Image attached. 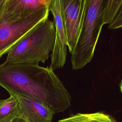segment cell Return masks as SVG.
Instances as JSON below:
<instances>
[{"label":"cell","instance_id":"2","mask_svg":"<svg viewBox=\"0 0 122 122\" xmlns=\"http://www.w3.org/2000/svg\"><path fill=\"white\" fill-rule=\"evenodd\" d=\"M55 39L53 21L47 20L39 24L8 51L5 63L39 65L48 60Z\"/></svg>","mask_w":122,"mask_h":122},{"label":"cell","instance_id":"8","mask_svg":"<svg viewBox=\"0 0 122 122\" xmlns=\"http://www.w3.org/2000/svg\"><path fill=\"white\" fill-rule=\"evenodd\" d=\"M19 101L18 118L26 122H51L54 112L45 104L22 95H15Z\"/></svg>","mask_w":122,"mask_h":122},{"label":"cell","instance_id":"10","mask_svg":"<svg viewBox=\"0 0 122 122\" xmlns=\"http://www.w3.org/2000/svg\"><path fill=\"white\" fill-rule=\"evenodd\" d=\"M58 122H117L109 115L97 112L90 113H77Z\"/></svg>","mask_w":122,"mask_h":122},{"label":"cell","instance_id":"7","mask_svg":"<svg viewBox=\"0 0 122 122\" xmlns=\"http://www.w3.org/2000/svg\"><path fill=\"white\" fill-rule=\"evenodd\" d=\"M51 0H4L0 17L14 22L24 20L42 8L49 7Z\"/></svg>","mask_w":122,"mask_h":122},{"label":"cell","instance_id":"14","mask_svg":"<svg viewBox=\"0 0 122 122\" xmlns=\"http://www.w3.org/2000/svg\"><path fill=\"white\" fill-rule=\"evenodd\" d=\"M120 90L121 91V92H122V81L120 83Z\"/></svg>","mask_w":122,"mask_h":122},{"label":"cell","instance_id":"11","mask_svg":"<svg viewBox=\"0 0 122 122\" xmlns=\"http://www.w3.org/2000/svg\"><path fill=\"white\" fill-rule=\"evenodd\" d=\"M121 27H122V0H118L115 11L108 25V28L111 30Z\"/></svg>","mask_w":122,"mask_h":122},{"label":"cell","instance_id":"6","mask_svg":"<svg viewBox=\"0 0 122 122\" xmlns=\"http://www.w3.org/2000/svg\"><path fill=\"white\" fill-rule=\"evenodd\" d=\"M49 10L52 14L55 28L54 45L51 55V64L49 67L54 71L62 68L66 62L67 39L60 0H51Z\"/></svg>","mask_w":122,"mask_h":122},{"label":"cell","instance_id":"4","mask_svg":"<svg viewBox=\"0 0 122 122\" xmlns=\"http://www.w3.org/2000/svg\"><path fill=\"white\" fill-rule=\"evenodd\" d=\"M49 7L42 8L28 18L10 22L0 17V59L39 24L48 20Z\"/></svg>","mask_w":122,"mask_h":122},{"label":"cell","instance_id":"12","mask_svg":"<svg viewBox=\"0 0 122 122\" xmlns=\"http://www.w3.org/2000/svg\"><path fill=\"white\" fill-rule=\"evenodd\" d=\"M12 122H26L21 119L17 118V119L14 120V121H13Z\"/></svg>","mask_w":122,"mask_h":122},{"label":"cell","instance_id":"13","mask_svg":"<svg viewBox=\"0 0 122 122\" xmlns=\"http://www.w3.org/2000/svg\"><path fill=\"white\" fill-rule=\"evenodd\" d=\"M4 2V0H0V12L2 9Z\"/></svg>","mask_w":122,"mask_h":122},{"label":"cell","instance_id":"5","mask_svg":"<svg viewBox=\"0 0 122 122\" xmlns=\"http://www.w3.org/2000/svg\"><path fill=\"white\" fill-rule=\"evenodd\" d=\"M85 0H60L67 47L71 53L77 43L83 17Z\"/></svg>","mask_w":122,"mask_h":122},{"label":"cell","instance_id":"9","mask_svg":"<svg viewBox=\"0 0 122 122\" xmlns=\"http://www.w3.org/2000/svg\"><path fill=\"white\" fill-rule=\"evenodd\" d=\"M20 109L19 101L14 95L0 100V122H12L18 118Z\"/></svg>","mask_w":122,"mask_h":122},{"label":"cell","instance_id":"3","mask_svg":"<svg viewBox=\"0 0 122 122\" xmlns=\"http://www.w3.org/2000/svg\"><path fill=\"white\" fill-rule=\"evenodd\" d=\"M105 0H85L82 23L76 46L71 53L73 70L82 68L92 59L104 24Z\"/></svg>","mask_w":122,"mask_h":122},{"label":"cell","instance_id":"1","mask_svg":"<svg viewBox=\"0 0 122 122\" xmlns=\"http://www.w3.org/2000/svg\"><path fill=\"white\" fill-rule=\"evenodd\" d=\"M0 86L10 94L41 102L55 113L71 105V97L62 82L49 67L29 64H0Z\"/></svg>","mask_w":122,"mask_h":122}]
</instances>
